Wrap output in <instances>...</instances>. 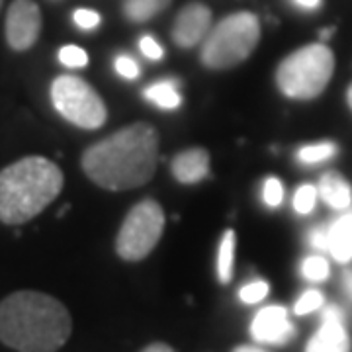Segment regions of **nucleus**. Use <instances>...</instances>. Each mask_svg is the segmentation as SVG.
Masks as SVG:
<instances>
[{"label": "nucleus", "instance_id": "f257e3e1", "mask_svg": "<svg viewBox=\"0 0 352 352\" xmlns=\"http://www.w3.org/2000/svg\"><path fill=\"white\" fill-rule=\"evenodd\" d=\"M159 157V133L149 124H131L88 147L82 155L87 176L106 190H129L151 180Z\"/></svg>", "mask_w": 352, "mask_h": 352}, {"label": "nucleus", "instance_id": "f03ea898", "mask_svg": "<svg viewBox=\"0 0 352 352\" xmlns=\"http://www.w3.org/2000/svg\"><path fill=\"white\" fill-rule=\"evenodd\" d=\"M73 321L63 303L41 292H16L0 302V340L18 352H57Z\"/></svg>", "mask_w": 352, "mask_h": 352}, {"label": "nucleus", "instance_id": "7ed1b4c3", "mask_svg": "<svg viewBox=\"0 0 352 352\" xmlns=\"http://www.w3.org/2000/svg\"><path fill=\"white\" fill-rule=\"evenodd\" d=\"M63 188V173L43 157H25L0 173V221L18 226L41 214Z\"/></svg>", "mask_w": 352, "mask_h": 352}, {"label": "nucleus", "instance_id": "20e7f679", "mask_svg": "<svg viewBox=\"0 0 352 352\" xmlns=\"http://www.w3.org/2000/svg\"><path fill=\"white\" fill-rule=\"evenodd\" d=\"M335 69L333 51L323 43L305 45L278 65V88L296 100H311L329 85Z\"/></svg>", "mask_w": 352, "mask_h": 352}, {"label": "nucleus", "instance_id": "39448f33", "mask_svg": "<svg viewBox=\"0 0 352 352\" xmlns=\"http://www.w3.org/2000/svg\"><path fill=\"white\" fill-rule=\"evenodd\" d=\"M261 39V22L252 12L223 18L204 39L200 59L210 69H229L251 55Z\"/></svg>", "mask_w": 352, "mask_h": 352}, {"label": "nucleus", "instance_id": "423d86ee", "mask_svg": "<svg viewBox=\"0 0 352 352\" xmlns=\"http://www.w3.org/2000/svg\"><path fill=\"white\" fill-rule=\"evenodd\" d=\"M51 100L67 122L82 129L104 126L108 116L100 94L78 76H57L51 85Z\"/></svg>", "mask_w": 352, "mask_h": 352}, {"label": "nucleus", "instance_id": "0eeeda50", "mask_svg": "<svg viewBox=\"0 0 352 352\" xmlns=\"http://www.w3.org/2000/svg\"><path fill=\"white\" fill-rule=\"evenodd\" d=\"M164 229L163 208L155 200H143L131 208L120 227L116 251L124 261H143L157 247Z\"/></svg>", "mask_w": 352, "mask_h": 352}, {"label": "nucleus", "instance_id": "6e6552de", "mask_svg": "<svg viewBox=\"0 0 352 352\" xmlns=\"http://www.w3.org/2000/svg\"><path fill=\"white\" fill-rule=\"evenodd\" d=\"M41 32V12L34 0H14L6 14V41L14 51L30 50Z\"/></svg>", "mask_w": 352, "mask_h": 352}, {"label": "nucleus", "instance_id": "1a4fd4ad", "mask_svg": "<svg viewBox=\"0 0 352 352\" xmlns=\"http://www.w3.org/2000/svg\"><path fill=\"white\" fill-rule=\"evenodd\" d=\"M251 335L263 344H286L296 337V327L289 321L288 311L280 305H268L254 315Z\"/></svg>", "mask_w": 352, "mask_h": 352}, {"label": "nucleus", "instance_id": "9d476101", "mask_svg": "<svg viewBox=\"0 0 352 352\" xmlns=\"http://www.w3.org/2000/svg\"><path fill=\"white\" fill-rule=\"evenodd\" d=\"M210 30H212V10L206 4L192 2L176 16L173 38L180 47H194L206 39Z\"/></svg>", "mask_w": 352, "mask_h": 352}, {"label": "nucleus", "instance_id": "9b49d317", "mask_svg": "<svg viewBox=\"0 0 352 352\" xmlns=\"http://www.w3.org/2000/svg\"><path fill=\"white\" fill-rule=\"evenodd\" d=\"M210 173V155L206 149H188L173 159V175L182 184H196Z\"/></svg>", "mask_w": 352, "mask_h": 352}, {"label": "nucleus", "instance_id": "f8f14e48", "mask_svg": "<svg viewBox=\"0 0 352 352\" xmlns=\"http://www.w3.org/2000/svg\"><path fill=\"white\" fill-rule=\"evenodd\" d=\"M305 352H351V337L340 321H323Z\"/></svg>", "mask_w": 352, "mask_h": 352}, {"label": "nucleus", "instance_id": "ddd939ff", "mask_svg": "<svg viewBox=\"0 0 352 352\" xmlns=\"http://www.w3.org/2000/svg\"><path fill=\"white\" fill-rule=\"evenodd\" d=\"M329 252L340 264L352 261V214L340 215L329 226Z\"/></svg>", "mask_w": 352, "mask_h": 352}, {"label": "nucleus", "instance_id": "4468645a", "mask_svg": "<svg viewBox=\"0 0 352 352\" xmlns=\"http://www.w3.org/2000/svg\"><path fill=\"white\" fill-rule=\"evenodd\" d=\"M319 196L335 210H346L352 204V190L339 173H325L319 180Z\"/></svg>", "mask_w": 352, "mask_h": 352}, {"label": "nucleus", "instance_id": "2eb2a0df", "mask_svg": "<svg viewBox=\"0 0 352 352\" xmlns=\"http://www.w3.org/2000/svg\"><path fill=\"white\" fill-rule=\"evenodd\" d=\"M145 98L149 102H153L155 106L163 108V110H175L182 104V98H180V92L176 88L175 82L170 80H161V82H155L151 87L145 88Z\"/></svg>", "mask_w": 352, "mask_h": 352}, {"label": "nucleus", "instance_id": "dca6fc26", "mask_svg": "<svg viewBox=\"0 0 352 352\" xmlns=\"http://www.w3.org/2000/svg\"><path fill=\"white\" fill-rule=\"evenodd\" d=\"M235 266V233L229 229L223 233V239L217 251V278L221 284H229L233 280Z\"/></svg>", "mask_w": 352, "mask_h": 352}, {"label": "nucleus", "instance_id": "f3484780", "mask_svg": "<svg viewBox=\"0 0 352 352\" xmlns=\"http://www.w3.org/2000/svg\"><path fill=\"white\" fill-rule=\"evenodd\" d=\"M170 4V0H126L124 14L131 22H147L153 16L161 14Z\"/></svg>", "mask_w": 352, "mask_h": 352}, {"label": "nucleus", "instance_id": "a211bd4d", "mask_svg": "<svg viewBox=\"0 0 352 352\" xmlns=\"http://www.w3.org/2000/svg\"><path fill=\"white\" fill-rule=\"evenodd\" d=\"M337 153L335 143H315V145H305L298 151V159L303 164H317L331 159Z\"/></svg>", "mask_w": 352, "mask_h": 352}, {"label": "nucleus", "instance_id": "6ab92c4d", "mask_svg": "<svg viewBox=\"0 0 352 352\" xmlns=\"http://www.w3.org/2000/svg\"><path fill=\"white\" fill-rule=\"evenodd\" d=\"M329 268L327 258L314 254V256H307L302 263V276L309 282H325L329 278Z\"/></svg>", "mask_w": 352, "mask_h": 352}, {"label": "nucleus", "instance_id": "aec40b11", "mask_svg": "<svg viewBox=\"0 0 352 352\" xmlns=\"http://www.w3.org/2000/svg\"><path fill=\"white\" fill-rule=\"evenodd\" d=\"M317 188L311 186V184H303L298 188L296 196H294V210L298 214H311L315 208V201H317Z\"/></svg>", "mask_w": 352, "mask_h": 352}, {"label": "nucleus", "instance_id": "412c9836", "mask_svg": "<svg viewBox=\"0 0 352 352\" xmlns=\"http://www.w3.org/2000/svg\"><path fill=\"white\" fill-rule=\"evenodd\" d=\"M323 294L319 292V289H307V292H303L302 298L296 302L294 305V311L296 315H307L311 314V311H317L319 307H323Z\"/></svg>", "mask_w": 352, "mask_h": 352}, {"label": "nucleus", "instance_id": "4be33fe9", "mask_svg": "<svg viewBox=\"0 0 352 352\" xmlns=\"http://www.w3.org/2000/svg\"><path fill=\"white\" fill-rule=\"evenodd\" d=\"M266 296H268V284H266L264 280H254V282H249V284H245V286L239 289L241 302L247 303V305L263 302Z\"/></svg>", "mask_w": 352, "mask_h": 352}, {"label": "nucleus", "instance_id": "5701e85b", "mask_svg": "<svg viewBox=\"0 0 352 352\" xmlns=\"http://www.w3.org/2000/svg\"><path fill=\"white\" fill-rule=\"evenodd\" d=\"M59 61L71 69H82L88 63V55L87 51L76 45H65L63 50L59 51Z\"/></svg>", "mask_w": 352, "mask_h": 352}, {"label": "nucleus", "instance_id": "b1692460", "mask_svg": "<svg viewBox=\"0 0 352 352\" xmlns=\"http://www.w3.org/2000/svg\"><path fill=\"white\" fill-rule=\"evenodd\" d=\"M263 200L270 208H278L282 204V200H284V186H282V182L278 178H268L264 182Z\"/></svg>", "mask_w": 352, "mask_h": 352}, {"label": "nucleus", "instance_id": "393cba45", "mask_svg": "<svg viewBox=\"0 0 352 352\" xmlns=\"http://www.w3.org/2000/svg\"><path fill=\"white\" fill-rule=\"evenodd\" d=\"M116 71H118V75H122L124 78H129V80H133V78H138L141 75L139 65L131 57H127V55L116 57Z\"/></svg>", "mask_w": 352, "mask_h": 352}, {"label": "nucleus", "instance_id": "a878e982", "mask_svg": "<svg viewBox=\"0 0 352 352\" xmlns=\"http://www.w3.org/2000/svg\"><path fill=\"white\" fill-rule=\"evenodd\" d=\"M73 20L80 30H94L96 25L100 24V16L94 10H87V8H80L73 14Z\"/></svg>", "mask_w": 352, "mask_h": 352}, {"label": "nucleus", "instance_id": "bb28decb", "mask_svg": "<svg viewBox=\"0 0 352 352\" xmlns=\"http://www.w3.org/2000/svg\"><path fill=\"white\" fill-rule=\"evenodd\" d=\"M309 245L319 252H329V226H319L311 229Z\"/></svg>", "mask_w": 352, "mask_h": 352}, {"label": "nucleus", "instance_id": "cd10ccee", "mask_svg": "<svg viewBox=\"0 0 352 352\" xmlns=\"http://www.w3.org/2000/svg\"><path fill=\"white\" fill-rule=\"evenodd\" d=\"M139 47H141V53L147 57V59H151V61H159V59H163L164 51L163 47L155 41V38L151 36H145V38H141L139 41Z\"/></svg>", "mask_w": 352, "mask_h": 352}, {"label": "nucleus", "instance_id": "c85d7f7f", "mask_svg": "<svg viewBox=\"0 0 352 352\" xmlns=\"http://www.w3.org/2000/svg\"><path fill=\"white\" fill-rule=\"evenodd\" d=\"M321 321H344V311L340 309L339 305H327L323 307V314H321Z\"/></svg>", "mask_w": 352, "mask_h": 352}, {"label": "nucleus", "instance_id": "c756f323", "mask_svg": "<svg viewBox=\"0 0 352 352\" xmlns=\"http://www.w3.org/2000/svg\"><path fill=\"white\" fill-rule=\"evenodd\" d=\"M342 288H344V294H346V298L352 302V268L351 270H346L344 274H342Z\"/></svg>", "mask_w": 352, "mask_h": 352}, {"label": "nucleus", "instance_id": "7c9ffc66", "mask_svg": "<svg viewBox=\"0 0 352 352\" xmlns=\"http://www.w3.org/2000/svg\"><path fill=\"white\" fill-rule=\"evenodd\" d=\"M141 352H175L168 344H164V342H155V344H149L145 351Z\"/></svg>", "mask_w": 352, "mask_h": 352}, {"label": "nucleus", "instance_id": "2f4dec72", "mask_svg": "<svg viewBox=\"0 0 352 352\" xmlns=\"http://www.w3.org/2000/svg\"><path fill=\"white\" fill-rule=\"evenodd\" d=\"M302 8H307V10H314L321 4V0H296Z\"/></svg>", "mask_w": 352, "mask_h": 352}, {"label": "nucleus", "instance_id": "473e14b6", "mask_svg": "<svg viewBox=\"0 0 352 352\" xmlns=\"http://www.w3.org/2000/svg\"><path fill=\"white\" fill-rule=\"evenodd\" d=\"M233 352H266L263 349H256V346H239V349H235Z\"/></svg>", "mask_w": 352, "mask_h": 352}, {"label": "nucleus", "instance_id": "72a5a7b5", "mask_svg": "<svg viewBox=\"0 0 352 352\" xmlns=\"http://www.w3.org/2000/svg\"><path fill=\"white\" fill-rule=\"evenodd\" d=\"M349 106L352 108V85H351V88H349Z\"/></svg>", "mask_w": 352, "mask_h": 352}, {"label": "nucleus", "instance_id": "f704fd0d", "mask_svg": "<svg viewBox=\"0 0 352 352\" xmlns=\"http://www.w3.org/2000/svg\"><path fill=\"white\" fill-rule=\"evenodd\" d=\"M2 2H4V0H0V8H2Z\"/></svg>", "mask_w": 352, "mask_h": 352}, {"label": "nucleus", "instance_id": "c9c22d12", "mask_svg": "<svg viewBox=\"0 0 352 352\" xmlns=\"http://www.w3.org/2000/svg\"><path fill=\"white\" fill-rule=\"evenodd\" d=\"M51 2H59V0H51Z\"/></svg>", "mask_w": 352, "mask_h": 352}]
</instances>
